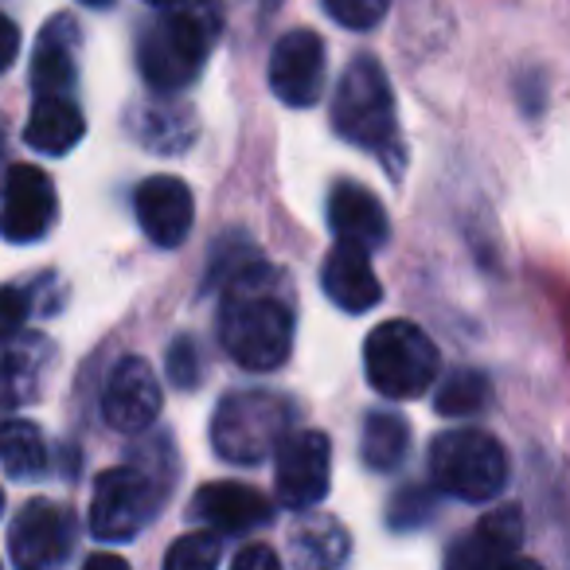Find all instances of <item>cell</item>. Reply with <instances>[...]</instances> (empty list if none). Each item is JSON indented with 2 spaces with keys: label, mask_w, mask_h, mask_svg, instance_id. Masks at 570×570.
Here are the masks:
<instances>
[{
  "label": "cell",
  "mask_w": 570,
  "mask_h": 570,
  "mask_svg": "<svg viewBox=\"0 0 570 570\" xmlns=\"http://www.w3.org/2000/svg\"><path fill=\"white\" fill-rule=\"evenodd\" d=\"M269 277L274 274L266 262L250 258L238 274H230L227 297H223V352L246 372H274L294 348V313L282 302V294L266 285Z\"/></svg>",
  "instance_id": "1"
},
{
  "label": "cell",
  "mask_w": 570,
  "mask_h": 570,
  "mask_svg": "<svg viewBox=\"0 0 570 570\" xmlns=\"http://www.w3.org/2000/svg\"><path fill=\"white\" fill-rule=\"evenodd\" d=\"M223 32L219 0H191V4H173L165 17H157L141 32L137 43V63L153 90H184L196 82L199 67L207 63L215 40Z\"/></svg>",
  "instance_id": "2"
},
{
  "label": "cell",
  "mask_w": 570,
  "mask_h": 570,
  "mask_svg": "<svg viewBox=\"0 0 570 570\" xmlns=\"http://www.w3.org/2000/svg\"><path fill=\"white\" fill-rule=\"evenodd\" d=\"M294 430V403L274 391H230L212 414V445L227 465H262Z\"/></svg>",
  "instance_id": "3"
},
{
  "label": "cell",
  "mask_w": 570,
  "mask_h": 570,
  "mask_svg": "<svg viewBox=\"0 0 570 570\" xmlns=\"http://www.w3.org/2000/svg\"><path fill=\"white\" fill-rule=\"evenodd\" d=\"M333 129L348 145L387 157L395 149V90L375 56H356L333 98Z\"/></svg>",
  "instance_id": "4"
},
{
  "label": "cell",
  "mask_w": 570,
  "mask_h": 570,
  "mask_svg": "<svg viewBox=\"0 0 570 570\" xmlns=\"http://www.w3.org/2000/svg\"><path fill=\"white\" fill-rule=\"evenodd\" d=\"M430 476L438 492L465 504H489L508 484V458L504 445L489 430H450L438 434L430 445Z\"/></svg>",
  "instance_id": "5"
},
{
  "label": "cell",
  "mask_w": 570,
  "mask_h": 570,
  "mask_svg": "<svg viewBox=\"0 0 570 570\" xmlns=\"http://www.w3.org/2000/svg\"><path fill=\"white\" fill-rule=\"evenodd\" d=\"M438 348L419 325L411 321H387V325L372 328L364 344V372L380 395L387 399H419L438 380Z\"/></svg>",
  "instance_id": "6"
},
{
  "label": "cell",
  "mask_w": 570,
  "mask_h": 570,
  "mask_svg": "<svg viewBox=\"0 0 570 570\" xmlns=\"http://www.w3.org/2000/svg\"><path fill=\"white\" fill-rule=\"evenodd\" d=\"M173 481L149 473L145 465L106 469L90 497V535L102 543H129L157 515L160 500L168 497Z\"/></svg>",
  "instance_id": "7"
},
{
  "label": "cell",
  "mask_w": 570,
  "mask_h": 570,
  "mask_svg": "<svg viewBox=\"0 0 570 570\" xmlns=\"http://www.w3.org/2000/svg\"><path fill=\"white\" fill-rule=\"evenodd\" d=\"M277 469H274V492L277 504L289 512H305L317 508L328 497L333 484V442L321 430H289L285 442L274 450Z\"/></svg>",
  "instance_id": "8"
},
{
  "label": "cell",
  "mask_w": 570,
  "mask_h": 570,
  "mask_svg": "<svg viewBox=\"0 0 570 570\" xmlns=\"http://www.w3.org/2000/svg\"><path fill=\"white\" fill-rule=\"evenodd\" d=\"M325 40L313 28L285 32L269 51V90L294 110H309L325 95Z\"/></svg>",
  "instance_id": "9"
},
{
  "label": "cell",
  "mask_w": 570,
  "mask_h": 570,
  "mask_svg": "<svg viewBox=\"0 0 570 570\" xmlns=\"http://www.w3.org/2000/svg\"><path fill=\"white\" fill-rule=\"evenodd\" d=\"M75 520L63 504L51 500H28L9 531V554L24 570H48L71 559Z\"/></svg>",
  "instance_id": "10"
},
{
  "label": "cell",
  "mask_w": 570,
  "mask_h": 570,
  "mask_svg": "<svg viewBox=\"0 0 570 570\" xmlns=\"http://www.w3.org/2000/svg\"><path fill=\"white\" fill-rule=\"evenodd\" d=\"M56 212L59 199L51 176L36 165H12L0 199V235L9 243H36L51 230Z\"/></svg>",
  "instance_id": "11"
},
{
  "label": "cell",
  "mask_w": 570,
  "mask_h": 570,
  "mask_svg": "<svg viewBox=\"0 0 570 570\" xmlns=\"http://www.w3.org/2000/svg\"><path fill=\"white\" fill-rule=\"evenodd\" d=\"M160 380L141 356H126L114 364L102 391V414L121 434H141L160 414Z\"/></svg>",
  "instance_id": "12"
},
{
  "label": "cell",
  "mask_w": 570,
  "mask_h": 570,
  "mask_svg": "<svg viewBox=\"0 0 570 570\" xmlns=\"http://www.w3.org/2000/svg\"><path fill=\"white\" fill-rule=\"evenodd\" d=\"M134 212L141 230L149 235V243L173 250V246H180L191 235L196 199H191V188L180 176H149V180L137 184Z\"/></svg>",
  "instance_id": "13"
},
{
  "label": "cell",
  "mask_w": 570,
  "mask_h": 570,
  "mask_svg": "<svg viewBox=\"0 0 570 570\" xmlns=\"http://www.w3.org/2000/svg\"><path fill=\"white\" fill-rule=\"evenodd\" d=\"M367 254L372 250L336 238V246L328 250L325 266H321V289H325V297L336 305V309L356 313V317L360 313H372L383 297L380 277H375L372 258H367Z\"/></svg>",
  "instance_id": "14"
},
{
  "label": "cell",
  "mask_w": 570,
  "mask_h": 570,
  "mask_svg": "<svg viewBox=\"0 0 570 570\" xmlns=\"http://www.w3.org/2000/svg\"><path fill=\"white\" fill-rule=\"evenodd\" d=\"M191 515L204 520L212 531L219 535H243V531H254L262 523H269L274 508L262 497L258 489L238 481H212L191 497Z\"/></svg>",
  "instance_id": "15"
},
{
  "label": "cell",
  "mask_w": 570,
  "mask_h": 570,
  "mask_svg": "<svg viewBox=\"0 0 570 570\" xmlns=\"http://www.w3.org/2000/svg\"><path fill=\"white\" fill-rule=\"evenodd\" d=\"M328 227H333V235L341 243H356L364 250L383 246L391 235L383 204L364 184H352V180H336L333 191H328Z\"/></svg>",
  "instance_id": "16"
},
{
  "label": "cell",
  "mask_w": 570,
  "mask_h": 570,
  "mask_svg": "<svg viewBox=\"0 0 570 570\" xmlns=\"http://www.w3.org/2000/svg\"><path fill=\"white\" fill-rule=\"evenodd\" d=\"M523 547V512L515 504L492 508L476 520L469 539H461L450 551L453 567H500L512 562Z\"/></svg>",
  "instance_id": "17"
},
{
  "label": "cell",
  "mask_w": 570,
  "mask_h": 570,
  "mask_svg": "<svg viewBox=\"0 0 570 570\" xmlns=\"http://www.w3.org/2000/svg\"><path fill=\"white\" fill-rule=\"evenodd\" d=\"M75 51H79V24L71 17H56L40 32L32 56V87L36 95H67L79 79V63H75Z\"/></svg>",
  "instance_id": "18"
},
{
  "label": "cell",
  "mask_w": 570,
  "mask_h": 570,
  "mask_svg": "<svg viewBox=\"0 0 570 570\" xmlns=\"http://www.w3.org/2000/svg\"><path fill=\"white\" fill-rule=\"evenodd\" d=\"M87 134V118L75 102H67V95H40L32 118H28L24 141L43 157H63Z\"/></svg>",
  "instance_id": "19"
},
{
  "label": "cell",
  "mask_w": 570,
  "mask_h": 570,
  "mask_svg": "<svg viewBox=\"0 0 570 570\" xmlns=\"http://www.w3.org/2000/svg\"><path fill=\"white\" fill-rule=\"evenodd\" d=\"M289 547H294V559L302 562V567H341L352 551V535L344 531L341 520L305 508Z\"/></svg>",
  "instance_id": "20"
},
{
  "label": "cell",
  "mask_w": 570,
  "mask_h": 570,
  "mask_svg": "<svg viewBox=\"0 0 570 570\" xmlns=\"http://www.w3.org/2000/svg\"><path fill=\"white\" fill-rule=\"evenodd\" d=\"M134 137L153 153H184L196 137V118L188 106L153 102L134 114Z\"/></svg>",
  "instance_id": "21"
},
{
  "label": "cell",
  "mask_w": 570,
  "mask_h": 570,
  "mask_svg": "<svg viewBox=\"0 0 570 570\" xmlns=\"http://www.w3.org/2000/svg\"><path fill=\"white\" fill-rule=\"evenodd\" d=\"M43 360H48V344L43 341H28L20 348H0V414H9L12 406L28 403L36 395Z\"/></svg>",
  "instance_id": "22"
},
{
  "label": "cell",
  "mask_w": 570,
  "mask_h": 570,
  "mask_svg": "<svg viewBox=\"0 0 570 570\" xmlns=\"http://www.w3.org/2000/svg\"><path fill=\"white\" fill-rule=\"evenodd\" d=\"M0 465L17 481L40 476L48 469V438H43V430L28 419L0 422Z\"/></svg>",
  "instance_id": "23"
},
{
  "label": "cell",
  "mask_w": 570,
  "mask_h": 570,
  "mask_svg": "<svg viewBox=\"0 0 570 570\" xmlns=\"http://www.w3.org/2000/svg\"><path fill=\"white\" fill-rule=\"evenodd\" d=\"M406 450H411V426H406L403 414H391V411L367 414L364 434H360V453H364L367 469L391 473L406 458Z\"/></svg>",
  "instance_id": "24"
},
{
  "label": "cell",
  "mask_w": 570,
  "mask_h": 570,
  "mask_svg": "<svg viewBox=\"0 0 570 570\" xmlns=\"http://www.w3.org/2000/svg\"><path fill=\"white\" fill-rule=\"evenodd\" d=\"M489 399V375L473 372V367H458V372L445 375V383H438L434 411L445 414V419H469V414H481Z\"/></svg>",
  "instance_id": "25"
},
{
  "label": "cell",
  "mask_w": 570,
  "mask_h": 570,
  "mask_svg": "<svg viewBox=\"0 0 570 570\" xmlns=\"http://www.w3.org/2000/svg\"><path fill=\"white\" fill-rule=\"evenodd\" d=\"M223 559V543H219V531H188L180 535L165 554V567L168 570H212L219 567Z\"/></svg>",
  "instance_id": "26"
},
{
  "label": "cell",
  "mask_w": 570,
  "mask_h": 570,
  "mask_svg": "<svg viewBox=\"0 0 570 570\" xmlns=\"http://www.w3.org/2000/svg\"><path fill=\"white\" fill-rule=\"evenodd\" d=\"M434 504H438L434 492L411 484V489L395 492V500H391V508H387V523L395 531H414V528H422V523L434 520Z\"/></svg>",
  "instance_id": "27"
},
{
  "label": "cell",
  "mask_w": 570,
  "mask_h": 570,
  "mask_svg": "<svg viewBox=\"0 0 570 570\" xmlns=\"http://www.w3.org/2000/svg\"><path fill=\"white\" fill-rule=\"evenodd\" d=\"M325 9L336 24L352 28V32H367L387 17L391 0H325Z\"/></svg>",
  "instance_id": "28"
},
{
  "label": "cell",
  "mask_w": 570,
  "mask_h": 570,
  "mask_svg": "<svg viewBox=\"0 0 570 570\" xmlns=\"http://www.w3.org/2000/svg\"><path fill=\"white\" fill-rule=\"evenodd\" d=\"M168 380L180 391H191L199 383V352L191 336H176L168 344Z\"/></svg>",
  "instance_id": "29"
},
{
  "label": "cell",
  "mask_w": 570,
  "mask_h": 570,
  "mask_svg": "<svg viewBox=\"0 0 570 570\" xmlns=\"http://www.w3.org/2000/svg\"><path fill=\"white\" fill-rule=\"evenodd\" d=\"M24 321H28V297L20 289L0 285V344L12 341L24 328Z\"/></svg>",
  "instance_id": "30"
},
{
  "label": "cell",
  "mask_w": 570,
  "mask_h": 570,
  "mask_svg": "<svg viewBox=\"0 0 570 570\" xmlns=\"http://www.w3.org/2000/svg\"><path fill=\"white\" fill-rule=\"evenodd\" d=\"M235 570H277V554L266 543H250L235 554Z\"/></svg>",
  "instance_id": "31"
},
{
  "label": "cell",
  "mask_w": 570,
  "mask_h": 570,
  "mask_svg": "<svg viewBox=\"0 0 570 570\" xmlns=\"http://www.w3.org/2000/svg\"><path fill=\"white\" fill-rule=\"evenodd\" d=\"M20 56V28L9 17H0V75L9 71Z\"/></svg>",
  "instance_id": "32"
},
{
  "label": "cell",
  "mask_w": 570,
  "mask_h": 570,
  "mask_svg": "<svg viewBox=\"0 0 570 570\" xmlns=\"http://www.w3.org/2000/svg\"><path fill=\"white\" fill-rule=\"evenodd\" d=\"M98 567L126 570V559H118V554H90V559H87V570H98Z\"/></svg>",
  "instance_id": "33"
},
{
  "label": "cell",
  "mask_w": 570,
  "mask_h": 570,
  "mask_svg": "<svg viewBox=\"0 0 570 570\" xmlns=\"http://www.w3.org/2000/svg\"><path fill=\"white\" fill-rule=\"evenodd\" d=\"M145 4H153V9H173V4H184V0H145Z\"/></svg>",
  "instance_id": "34"
},
{
  "label": "cell",
  "mask_w": 570,
  "mask_h": 570,
  "mask_svg": "<svg viewBox=\"0 0 570 570\" xmlns=\"http://www.w3.org/2000/svg\"><path fill=\"white\" fill-rule=\"evenodd\" d=\"M82 4H87V9H110L114 0H82Z\"/></svg>",
  "instance_id": "35"
},
{
  "label": "cell",
  "mask_w": 570,
  "mask_h": 570,
  "mask_svg": "<svg viewBox=\"0 0 570 570\" xmlns=\"http://www.w3.org/2000/svg\"><path fill=\"white\" fill-rule=\"evenodd\" d=\"M0 512H4V492H0Z\"/></svg>",
  "instance_id": "36"
},
{
  "label": "cell",
  "mask_w": 570,
  "mask_h": 570,
  "mask_svg": "<svg viewBox=\"0 0 570 570\" xmlns=\"http://www.w3.org/2000/svg\"><path fill=\"white\" fill-rule=\"evenodd\" d=\"M0 153H4V134H0Z\"/></svg>",
  "instance_id": "37"
}]
</instances>
